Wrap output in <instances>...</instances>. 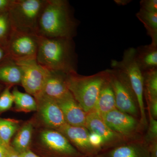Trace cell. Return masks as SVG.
<instances>
[{"instance_id":"1","label":"cell","mask_w":157,"mask_h":157,"mask_svg":"<svg viewBox=\"0 0 157 157\" xmlns=\"http://www.w3.org/2000/svg\"><path fill=\"white\" fill-rule=\"evenodd\" d=\"M79 22L66 0H46L39 18L38 35L46 38L76 36Z\"/></svg>"},{"instance_id":"2","label":"cell","mask_w":157,"mask_h":157,"mask_svg":"<svg viewBox=\"0 0 157 157\" xmlns=\"http://www.w3.org/2000/svg\"><path fill=\"white\" fill-rule=\"evenodd\" d=\"M36 60L44 69L67 74L77 73L78 56L73 39L39 36Z\"/></svg>"},{"instance_id":"3","label":"cell","mask_w":157,"mask_h":157,"mask_svg":"<svg viewBox=\"0 0 157 157\" xmlns=\"http://www.w3.org/2000/svg\"><path fill=\"white\" fill-rule=\"evenodd\" d=\"M108 76L107 70L91 76H82L77 73L67 74L68 89L86 113L94 110L101 88Z\"/></svg>"},{"instance_id":"4","label":"cell","mask_w":157,"mask_h":157,"mask_svg":"<svg viewBox=\"0 0 157 157\" xmlns=\"http://www.w3.org/2000/svg\"><path fill=\"white\" fill-rule=\"evenodd\" d=\"M46 0H13L9 10L14 29L38 35L40 15Z\"/></svg>"},{"instance_id":"5","label":"cell","mask_w":157,"mask_h":157,"mask_svg":"<svg viewBox=\"0 0 157 157\" xmlns=\"http://www.w3.org/2000/svg\"><path fill=\"white\" fill-rule=\"evenodd\" d=\"M110 64L112 69L121 71L127 76L137 98L139 110L144 111L143 72L136 60V48L126 49L121 61L112 60Z\"/></svg>"},{"instance_id":"6","label":"cell","mask_w":157,"mask_h":157,"mask_svg":"<svg viewBox=\"0 0 157 157\" xmlns=\"http://www.w3.org/2000/svg\"><path fill=\"white\" fill-rule=\"evenodd\" d=\"M107 70L115 95L117 109L136 117L138 111L137 98L127 76L115 69Z\"/></svg>"},{"instance_id":"7","label":"cell","mask_w":157,"mask_h":157,"mask_svg":"<svg viewBox=\"0 0 157 157\" xmlns=\"http://www.w3.org/2000/svg\"><path fill=\"white\" fill-rule=\"evenodd\" d=\"M39 36L13 29L6 45L9 58L15 62L36 59Z\"/></svg>"},{"instance_id":"8","label":"cell","mask_w":157,"mask_h":157,"mask_svg":"<svg viewBox=\"0 0 157 157\" xmlns=\"http://www.w3.org/2000/svg\"><path fill=\"white\" fill-rule=\"evenodd\" d=\"M22 72L21 85L28 94L36 99L41 94L48 75L36 59H29L16 62Z\"/></svg>"},{"instance_id":"9","label":"cell","mask_w":157,"mask_h":157,"mask_svg":"<svg viewBox=\"0 0 157 157\" xmlns=\"http://www.w3.org/2000/svg\"><path fill=\"white\" fill-rule=\"evenodd\" d=\"M102 117L109 128L123 137L134 135L139 128L136 118L117 108Z\"/></svg>"},{"instance_id":"10","label":"cell","mask_w":157,"mask_h":157,"mask_svg":"<svg viewBox=\"0 0 157 157\" xmlns=\"http://www.w3.org/2000/svg\"><path fill=\"white\" fill-rule=\"evenodd\" d=\"M56 131L64 135L84 157H95L99 153L90 144V132L85 127L73 126L66 124Z\"/></svg>"},{"instance_id":"11","label":"cell","mask_w":157,"mask_h":157,"mask_svg":"<svg viewBox=\"0 0 157 157\" xmlns=\"http://www.w3.org/2000/svg\"><path fill=\"white\" fill-rule=\"evenodd\" d=\"M40 137L43 144L63 157H84L64 135L58 131L44 130Z\"/></svg>"},{"instance_id":"12","label":"cell","mask_w":157,"mask_h":157,"mask_svg":"<svg viewBox=\"0 0 157 157\" xmlns=\"http://www.w3.org/2000/svg\"><path fill=\"white\" fill-rule=\"evenodd\" d=\"M42 121L47 126L58 130L67 123L63 112L56 101L43 95L36 98Z\"/></svg>"},{"instance_id":"13","label":"cell","mask_w":157,"mask_h":157,"mask_svg":"<svg viewBox=\"0 0 157 157\" xmlns=\"http://www.w3.org/2000/svg\"><path fill=\"white\" fill-rule=\"evenodd\" d=\"M85 128L90 132L96 133L103 138L104 150L117 145L118 144L117 142H120L124 138L109 128L102 117L94 110L87 113Z\"/></svg>"},{"instance_id":"14","label":"cell","mask_w":157,"mask_h":157,"mask_svg":"<svg viewBox=\"0 0 157 157\" xmlns=\"http://www.w3.org/2000/svg\"><path fill=\"white\" fill-rule=\"evenodd\" d=\"M95 157H150L147 142L120 143L99 153Z\"/></svg>"},{"instance_id":"15","label":"cell","mask_w":157,"mask_h":157,"mask_svg":"<svg viewBox=\"0 0 157 157\" xmlns=\"http://www.w3.org/2000/svg\"><path fill=\"white\" fill-rule=\"evenodd\" d=\"M67 74L65 73L48 70L47 78L40 95L55 101L67 96L70 92L67 84Z\"/></svg>"},{"instance_id":"16","label":"cell","mask_w":157,"mask_h":157,"mask_svg":"<svg viewBox=\"0 0 157 157\" xmlns=\"http://www.w3.org/2000/svg\"><path fill=\"white\" fill-rule=\"evenodd\" d=\"M63 112L66 122L73 126L85 127L86 113L70 93L56 101Z\"/></svg>"},{"instance_id":"17","label":"cell","mask_w":157,"mask_h":157,"mask_svg":"<svg viewBox=\"0 0 157 157\" xmlns=\"http://www.w3.org/2000/svg\"><path fill=\"white\" fill-rule=\"evenodd\" d=\"M115 109H116L115 95L108 76L107 81L101 88L94 110L103 117Z\"/></svg>"},{"instance_id":"18","label":"cell","mask_w":157,"mask_h":157,"mask_svg":"<svg viewBox=\"0 0 157 157\" xmlns=\"http://www.w3.org/2000/svg\"><path fill=\"white\" fill-rule=\"evenodd\" d=\"M136 60L142 72L157 69V45H142L136 48Z\"/></svg>"},{"instance_id":"19","label":"cell","mask_w":157,"mask_h":157,"mask_svg":"<svg viewBox=\"0 0 157 157\" xmlns=\"http://www.w3.org/2000/svg\"><path fill=\"white\" fill-rule=\"evenodd\" d=\"M22 72L17 63L9 58L0 64V81L9 86L21 85Z\"/></svg>"},{"instance_id":"20","label":"cell","mask_w":157,"mask_h":157,"mask_svg":"<svg viewBox=\"0 0 157 157\" xmlns=\"http://www.w3.org/2000/svg\"><path fill=\"white\" fill-rule=\"evenodd\" d=\"M33 124L28 122L25 124L13 139L11 146L19 153L29 149L33 135Z\"/></svg>"},{"instance_id":"21","label":"cell","mask_w":157,"mask_h":157,"mask_svg":"<svg viewBox=\"0 0 157 157\" xmlns=\"http://www.w3.org/2000/svg\"><path fill=\"white\" fill-rule=\"evenodd\" d=\"M11 92L14 97L15 108L18 111L29 112L38 110L37 101L33 96L27 93L21 92L17 87H14Z\"/></svg>"},{"instance_id":"22","label":"cell","mask_w":157,"mask_h":157,"mask_svg":"<svg viewBox=\"0 0 157 157\" xmlns=\"http://www.w3.org/2000/svg\"><path fill=\"white\" fill-rule=\"evenodd\" d=\"M136 17L144 25L147 35L151 38V44L157 45V12H147L140 9Z\"/></svg>"},{"instance_id":"23","label":"cell","mask_w":157,"mask_h":157,"mask_svg":"<svg viewBox=\"0 0 157 157\" xmlns=\"http://www.w3.org/2000/svg\"><path fill=\"white\" fill-rule=\"evenodd\" d=\"M144 95L147 101L157 99V69L143 72Z\"/></svg>"},{"instance_id":"24","label":"cell","mask_w":157,"mask_h":157,"mask_svg":"<svg viewBox=\"0 0 157 157\" xmlns=\"http://www.w3.org/2000/svg\"><path fill=\"white\" fill-rule=\"evenodd\" d=\"M17 129L18 124L15 121L0 118V140L6 146L10 145L11 138Z\"/></svg>"},{"instance_id":"25","label":"cell","mask_w":157,"mask_h":157,"mask_svg":"<svg viewBox=\"0 0 157 157\" xmlns=\"http://www.w3.org/2000/svg\"><path fill=\"white\" fill-rule=\"evenodd\" d=\"M12 30L9 11L0 13V45L6 47Z\"/></svg>"},{"instance_id":"26","label":"cell","mask_w":157,"mask_h":157,"mask_svg":"<svg viewBox=\"0 0 157 157\" xmlns=\"http://www.w3.org/2000/svg\"><path fill=\"white\" fill-rule=\"evenodd\" d=\"M10 88L11 86H7L0 95V113L9 110L14 103V97Z\"/></svg>"},{"instance_id":"27","label":"cell","mask_w":157,"mask_h":157,"mask_svg":"<svg viewBox=\"0 0 157 157\" xmlns=\"http://www.w3.org/2000/svg\"><path fill=\"white\" fill-rule=\"evenodd\" d=\"M149 124L146 140L147 143L157 139V121L149 115Z\"/></svg>"},{"instance_id":"28","label":"cell","mask_w":157,"mask_h":157,"mask_svg":"<svg viewBox=\"0 0 157 157\" xmlns=\"http://www.w3.org/2000/svg\"><path fill=\"white\" fill-rule=\"evenodd\" d=\"M140 9L151 12H157V0H142L140 2Z\"/></svg>"},{"instance_id":"29","label":"cell","mask_w":157,"mask_h":157,"mask_svg":"<svg viewBox=\"0 0 157 157\" xmlns=\"http://www.w3.org/2000/svg\"><path fill=\"white\" fill-rule=\"evenodd\" d=\"M148 104L149 114L156 119L157 117V99L147 101Z\"/></svg>"},{"instance_id":"30","label":"cell","mask_w":157,"mask_h":157,"mask_svg":"<svg viewBox=\"0 0 157 157\" xmlns=\"http://www.w3.org/2000/svg\"><path fill=\"white\" fill-rule=\"evenodd\" d=\"M13 0H0V13L9 11Z\"/></svg>"},{"instance_id":"31","label":"cell","mask_w":157,"mask_h":157,"mask_svg":"<svg viewBox=\"0 0 157 157\" xmlns=\"http://www.w3.org/2000/svg\"><path fill=\"white\" fill-rule=\"evenodd\" d=\"M150 157H157V141L154 140L148 143Z\"/></svg>"},{"instance_id":"32","label":"cell","mask_w":157,"mask_h":157,"mask_svg":"<svg viewBox=\"0 0 157 157\" xmlns=\"http://www.w3.org/2000/svg\"><path fill=\"white\" fill-rule=\"evenodd\" d=\"M9 58L6 46L0 45V64Z\"/></svg>"},{"instance_id":"33","label":"cell","mask_w":157,"mask_h":157,"mask_svg":"<svg viewBox=\"0 0 157 157\" xmlns=\"http://www.w3.org/2000/svg\"><path fill=\"white\" fill-rule=\"evenodd\" d=\"M6 157H21L19 153L11 145L7 147V151Z\"/></svg>"},{"instance_id":"34","label":"cell","mask_w":157,"mask_h":157,"mask_svg":"<svg viewBox=\"0 0 157 157\" xmlns=\"http://www.w3.org/2000/svg\"><path fill=\"white\" fill-rule=\"evenodd\" d=\"M21 157H40L37 155L35 154L34 152L31 151L30 150L28 149L25 151L20 153Z\"/></svg>"},{"instance_id":"35","label":"cell","mask_w":157,"mask_h":157,"mask_svg":"<svg viewBox=\"0 0 157 157\" xmlns=\"http://www.w3.org/2000/svg\"><path fill=\"white\" fill-rule=\"evenodd\" d=\"M8 146L5 145L0 140V157H6Z\"/></svg>"}]
</instances>
